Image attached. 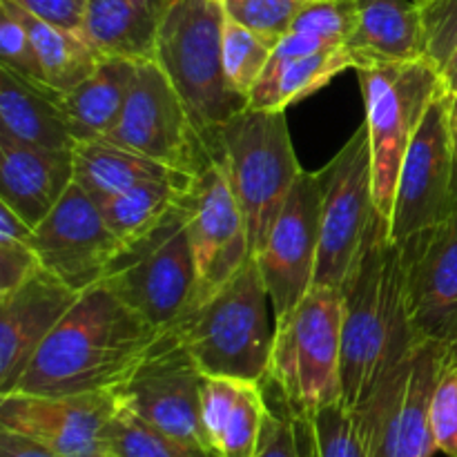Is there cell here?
Instances as JSON below:
<instances>
[{
  "mask_svg": "<svg viewBox=\"0 0 457 457\" xmlns=\"http://www.w3.org/2000/svg\"><path fill=\"white\" fill-rule=\"evenodd\" d=\"M453 98L442 85L406 150L395 187L388 232L397 245L440 226L455 212Z\"/></svg>",
  "mask_w": 457,
  "mask_h": 457,
  "instance_id": "30bf717a",
  "label": "cell"
},
{
  "mask_svg": "<svg viewBox=\"0 0 457 457\" xmlns=\"http://www.w3.org/2000/svg\"><path fill=\"white\" fill-rule=\"evenodd\" d=\"M451 355L453 351L442 344L420 342L357 406L370 457H433L437 451L431 424L433 393Z\"/></svg>",
  "mask_w": 457,
  "mask_h": 457,
  "instance_id": "9c48e42d",
  "label": "cell"
},
{
  "mask_svg": "<svg viewBox=\"0 0 457 457\" xmlns=\"http://www.w3.org/2000/svg\"><path fill=\"white\" fill-rule=\"evenodd\" d=\"M71 159H74V183L83 187L96 204L143 181H190L192 179L150 156L116 145L107 138L76 141Z\"/></svg>",
  "mask_w": 457,
  "mask_h": 457,
  "instance_id": "484cf974",
  "label": "cell"
},
{
  "mask_svg": "<svg viewBox=\"0 0 457 457\" xmlns=\"http://www.w3.org/2000/svg\"><path fill=\"white\" fill-rule=\"evenodd\" d=\"M187 183L190 181H143L101 201L98 208L110 230L129 248L165 221L181 201Z\"/></svg>",
  "mask_w": 457,
  "mask_h": 457,
  "instance_id": "f1b7e54d",
  "label": "cell"
},
{
  "mask_svg": "<svg viewBox=\"0 0 457 457\" xmlns=\"http://www.w3.org/2000/svg\"><path fill=\"white\" fill-rule=\"evenodd\" d=\"M320 223L321 177L302 170L266 245L254 257L270 293L275 320L288 315L315 284Z\"/></svg>",
  "mask_w": 457,
  "mask_h": 457,
  "instance_id": "e0dca14e",
  "label": "cell"
},
{
  "mask_svg": "<svg viewBox=\"0 0 457 457\" xmlns=\"http://www.w3.org/2000/svg\"><path fill=\"white\" fill-rule=\"evenodd\" d=\"M0 457H67L31 437L0 428Z\"/></svg>",
  "mask_w": 457,
  "mask_h": 457,
  "instance_id": "60d3db41",
  "label": "cell"
},
{
  "mask_svg": "<svg viewBox=\"0 0 457 457\" xmlns=\"http://www.w3.org/2000/svg\"><path fill=\"white\" fill-rule=\"evenodd\" d=\"M455 204H457V165H455Z\"/></svg>",
  "mask_w": 457,
  "mask_h": 457,
  "instance_id": "bcb514c9",
  "label": "cell"
},
{
  "mask_svg": "<svg viewBox=\"0 0 457 457\" xmlns=\"http://www.w3.org/2000/svg\"><path fill=\"white\" fill-rule=\"evenodd\" d=\"M179 204L186 212L196 268V302H201L253 257L248 228L226 170L217 159H210L190 179Z\"/></svg>",
  "mask_w": 457,
  "mask_h": 457,
  "instance_id": "5bb4252c",
  "label": "cell"
},
{
  "mask_svg": "<svg viewBox=\"0 0 457 457\" xmlns=\"http://www.w3.org/2000/svg\"><path fill=\"white\" fill-rule=\"evenodd\" d=\"M79 297L80 293L45 268L12 295L0 297V395L16 388L31 357Z\"/></svg>",
  "mask_w": 457,
  "mask_h": 457,
  "instance_id": "d6986e66",
  "label": "cell"
},
{
  "mask_svg": "<svg viewBox=\"0 0 457 457\" xmlns=\"http://www.w3.org/2000/svg\"><path fill=\"white\" fill-rule=\"evenodd\" d=\"M342 293V388L344 404H364L384 375L415 346L404 302L400 245L391 239L388 219L375 214Z\"/></svg>",
  "mask_w": 457,
  "mask_h": 457,
  "instance_id": "7a4b0ae2",
  "label": "cell"
},
{
  "mask_svg": "<svg viewBox=\"0 0 457 457\" xmlns=\"http://www.w3.org/2000/svg\"><path fill=\"white\" fill-rule=\"evenodd\" d=\"M204 379L195 357L168 328L114 395L120 409L179 440L210 449L201 418Z\"/></svg>",
  "mask_w": 457,
  "mask_h": 457,
  "instance_id": "7c38bea8",
  "label": "cell"
},
{
  "mask_svg": "<svg viewBox=\"0 0 457 457\" xmlns=\"http://www.w3.org/2000/svg\"><path fill=\"white\" fill-rule=\"evenodd\" d=\"M105 138L186 177H195L212 159L187 107L156 61L138 62L123 114Z\"/></svg>",
  "mask_w": 457,
  "mask_h": 457,
  "instance_id": "4fadbf2b",
  "label": "cell"
},
{
  "mask_svg": "<svg viewBox=\"0 0 457 457\" xmlns=\"http://www.w3.org/2000/svg\"><path fill=\"white\" fill-rule=\"evenodd\" d=\"M40 268L43 266L31 241L0 237V297L21 288Z\"/></svg>",
  "mask_w": 457,
  "mask_h": 457,
  "instance_id": "74e56055",
  "label": "cell"
},
{
  "mask_svg": "<svg viewBox=\"0 0 457 457\" xmlns=\"http://www.w3.org/2000/svg\"><path fill=\"white\" fill-rule=\"evenodd\" d=\"M344 47L355 70L424 58V18L420 0H357V27Z\"/></svg>",
  "mask_w": 457,
  "mask_h": 457,
  "instance_id": "7402d4cb",
  "label": "cell"
},
{
  "mask_svg": "<svg viewBox=\"0 0 457 457\" xmlns=\"http://www.w3.org/2000/svg\"><path fill=\"white\" fill-rule=\"evenodd\" d=\"M277 43L266 36L239 25L237 21L226 16L223 27V67L230 87L248 101L254 85L266 71Z\"/></svg>",
  "mask_w": 457,
  "mask_h": 457,
  "instance_id": "4dcf8cb0",
  "label": "cell"
},
{
  "mask_svg": "<svg viewBox=\"0 0 457 457\" xmlns=\"http://www.w3.org/2000/svg\"><path fill=\"white\" fill-rule=\"evenodd\" d=\"M442 79H445L446 87H449L451 92H453L457 96V56L453 58V61H451V65L446 67L445 74H442Z\"/></svg>",
  "mask_w": 457,
  "mask_h": 457,
  "instance_id": "ee69618b",
  "label": "cell"
},
{
  "mask_svg": "<svg viewBox=\"0 0 457 457\" xmlns=\"http://www.w3.org/2000/svg\"><path fill=\"white\" fill-rule=\"evenodd\" d=\"M400 253L415 337L457 353V208L440 226L404 241Z\"/></svg>",
  "mask_w": 457,
  "mask_h": 457,
  "instance_id": "2e32d148",
  "label": "cell"
},
{
  "mask_svg": "<svg viewBox=\"0 0 457 457\" xmlns=\"http://www.w3.org/2000/svg\"><path fill=\"white\" fill-rule=\"evenodd\" d=\"M40 266L76 293L103 284L125 250L110 230L96 201L71 183L56 208L34 228Z\"/></svg>",
  "mask_w": 457,
  "mask_h": 457,
  "instance_id": "9a60e30c",
  "label": "cell"
},
{
  "mask_svg": "<svg viewBox=\"0 0 457 457\" xmlns=\"http://www.w3.org/2000/svg\"><path fill=\"white\" fill-rule=\"evenodd\" d=\"M268 379L293 415H312L344 400L339 288L315 284L288 315L275 320Z\"/></svg>",
  "mask_w": 457,
  "mask_h": 457,
  "instance_id": "8992f818",
  "label": "cell"
},
{
  "mask_svg": "<svg viewBox=\"0 0 457 457\" xmlns=\"http://www.w3.org/2000/svg\"><path fill=\"white\" fill-rule=\"evenodd\" d=\"M13 12V16L29 31L31 43L43 65L47 85L56 92L65 94L83 83L103 61V54L85 38L80 31L65 29V27L49 25L29 12L18 7L12 0H0Z\"/></svg>",
  "mask_w": 457,
  "mask_h": 457,
  "instance_id": "4316f807",
  "label": "cell"
},
{
  "mask_svg": "<svg viewBox=\"0 0 457 457\" xmlns=\"http://www.w3.org/2000/svg\"><path fill=\"white\" fill-rule=\"evenodd\" d=\"M257 457H302L297 428H295V420L288 409L284 415L272 413V411L268 413Z\"/></svg>",
  "mask_w": 457,
  "mask_h": 457,
  "instance_id": "f35d334b",
  "label": "cell"
},
{
  "mask_svg": "<svg viewBox=\"0 0 457 457\" xmlns=\"http://www.w3.org/2000/svg\"><path fill=\"white\" fill-rule=\"evenodd\" d=\"M346 70H355V62L346 47L326 49L315 56L270 67L254 85L248 105L254 110L286 112L302 98L320 92L324 85H328L335 76L344 74Z\"/></svg>",
  "mask_w": 457,
  "mask_h": 457,
  "instance_id": "83f0119b",
  "label": "cell"
},
{
  "mask_svg": "<svg viewBox=\"0 0 457 457\" xmlns=\"http://www.w3.org/2000/svg\"><path fill=\"white\" fill-rule=\"evenodd\" d=\"M453 143H455V154H457V96L453 98Z\"/></svg>",
  "mask_w": 457,
  "mask_h": 457,
  "instance_id": "f6af8a7d",
  "label": "cell"
},
{
  "mask_svg": "<svg viewBox=\"0 0 457 457\" xmlns=\"http://www.w3.org/2000/svg\"><path fill=\"white\" fill-rule=\"evenodd\" d=\"M357 27V0H312L303 7L290 29L317 36L333 47H342Z\"/></svg>",
  "mask_w": 457,
  "mask_h": 457,
  "instance_id": "836d02e7",
  "label": "cell"
},
{
  "mask_svg": "<svg viewBox=\"0 0 457 457\" xmlns=\"http://www.w3.org/2000/svg\"><path fill=\"white\" fill-rule=\"evenodd\" d=\"M58 94L0 65V134L45 150H74L76 138Z\"/></svg>",
  "mask_w": 457,
  "mask_h": 457,
  "instance_id": "cb8c5ba5",
  "label": "cell"
},
{
  "mask_svg": "<svg viewBox=\"0 0 457 457\" xmlns=\"http://www.w3.org/2000/svg\"><path fill=\"white\" fill-rule=\"evenodd\" d=\"M0 65L38 87H49L29 31L3 3H0Z\"/></svg>",
  "mask_w": 457,
  "mask_h": 457,
  "instance_id": "e575fe53",
  "label": "cell"
},
{
  "mask_svg": "<svg viewBox=\"0 0 457 457\" xmlns=\"http://www.w3.org/2000/svg\"><path fill=\"white\" fill-rule=\"evenodd\" d=\"M103 284L161 330L195 306L196 268L181 204L154 232L120 253Z\"/></svg>",
  "mask_w": 457,
  "mask_h": 457,
  "instance_id": "ba28073f",
  "label": "cell"
},
{
  "mask_svg": "<svg viewBox=\"0 0 457 457\" xmlns=\"http://www.w3.org/2000/svg\"><path fill=\"white\" fill-rule=\"evenodd\" d=\"M431 424L437 451L457 457V355L446 360L431 404Z\"/></svg>",
  "mask_w": 457,
  "mask_h": 457,
  "instance_id": "8d00e7d4",
  "label": "cell"
},
{
  "mask_svg": "<svg viewBox=\"0 0 457 457\" xmlns=\"http://www.w3.org/2000/svg\"><path fill=\"white\" fill-rule=\"evenodd\" d=\"M101 457H110V455H101Z\"/></svg>",
  "mask_w": 457,
  "mask_h": 457,
  "instance_id": "7dc6e473",
  "label": "cell"
},
{
  "mask_svg": "<svg viewBox=\"0 0 457 457\" xmlns=\"http://www.w3.org/2000/svg\"><path fill=\"white\" fill-rule=\"evenodd\" d=\"M312 0H223L226 16L279 43Z\"/></svg>",
  "mask_w": 457,
  "mask_h": 457,
  "instance_id": "d6a6232c",
  "label": "cell"
},
{
  "mask_svg": "<svg viewBox=\"0 0 457 457\" xmlns=\"http://www.w3.org/2000/svg\"><path fill=\"white\" fill-rule=\"evenodd\" d=\"M137 67L138 62L129 58L105 56L83 83L58 94L76 141L105 138L114 129L128 103Z\"/></svg>",
  "mask_w": 457,
  "mask_h": 457,
  "instance_id": "d4e9b609",
  "label": "cell"
},
{
  "mask_svg": "<svg viewBox=\"0 0 457 457\" xmlns=\"http://www.w3.org/2000/svg\"><path fill=\"white\" fill-rule=\"evenodd\" d=\"M268 413L259 382L205 375L201 418L217 457H257Z\"/></svg>",
  "mask_w": 457,
  "mask_h": 457,
  "instance_id": "44dd1931",
  "label": "cell"
},
{
  "mask_svg": "<svg viewBox=\"0 0 457 457\" xmlns=\"http://www.w3.org/2000/svg\"><path fill=\"white\" fill-rule=\"evenodd\" d=\"M170 4L172 0H87L80 34L103 56L154 61Z\"/></svg>",
  "mask_w": 457,
  "mask_h": 457,
  "instance_id": "603a6c76",
  "label": "cell"
},
{
  "mask_svg": "<svg viewBox=\"0 0 457 457\" xmlns=\"http://www.w3.org/2000/svg\"><path fill=\"white\" fill-rule=\"evenodd\" d=\"M424 18V56L445 74L457 56V0H420Z\"/></svg>",
  "mask_w": 457,
  "mask_h": 457,
  "instance_id": "d590c367",
  "label": "cell"
},
{
  "mask_svg": "<svg viewBox=\"0 0 457 457\" xmlns=\"http://www.w3.org/2000/svg\"><path fill=\"white\" fill-rule=\"evenodd\" d=\"M306 418L320 457H370L364 420L357 409L335 402Z\"/></svg>",
  "mask_w": 457,
  "mask_h": 457,
  "instance_id": "1f68e13d",
  "label": "cell"
},
{
  "mask_svg": "<svg viewBox=\"0 0 457 457\" xmlns=\"http://www.w3.org/2000/svg\"><path fill=\"white\" fill-rule=\"evenodd\" d=\"M223 27L221 0H172L154 52V61L187 107L210 156L219 129L248 107L228 83Z\"/></svg>",
  "mask_w": 457,
  "mask_h": 457,
  "instance_id": "277c9868",
  "label": "cell"
},
{
  "mask_svg": "<svg viewBox=\"0 0 457 457\" xmlns=\"http://www.w3.org/2000/svg\"><path fill=\"white\" fill-rule=\"evenodd\" d=\"M103 455L110 457H217L210 449L179 440L154 424L116 409L103 433Z\"/></svg>",
  "mask_w": 457,
  "mask_h": 457,
  "instance_id": "f546056e",
  "label": "cell"
},
{
  "mask_svg": "<svg viewBox=\"0 0 457 457\" xmlns=\"http://www.w3.org/2000/svg\"><path fill=\"white\" fill-rule=\"evenodd\" d=\"M290 415H293V413H290ZM293 420H295V428H297L299 453H302V457H320V455H317L315 437H312L311 420H308L306 415H293Z\"/></svg>",
  "mask_w": 457,
  "mask_h": 457,
  "instance_id": "7bdbcfd3",
  "label": "cell"
},
{
  "mask_svg": "<svg viewBox=\"0 0 457 457\" xmlns=\"http://www.w3.org/2000/svg\"><path fill=\"white\" fill-rule=\"evenodd\" d=\"M268 303H272L270 293L257 259L250 257L237 275L196 302L170 330L210 378L262 384L268 379L275 342Z\"/></svg>",
  "mask_w": 457,
  "mask_h": 457,
  "instance_id": "3957f363",
  "label": "cell"
},
{
  "mask_svg": "<svg viewBox=\"0 0 457 457\" xmlns=\"http://www.w3.org/2000/svg\"><path fill=\"white\" fill-rule=\"evenodd\" d=\"M221 3H223V0H221Z\"/></svg>",
  "mask_w": 457,
  "mask_h": 457,
  "instance_id": "c3c4849f",
  "label": "cell"
},
{
  "mask_svg": "<svg viewBox=\"0 0 457 457\" xmlns=\"http://www.w3.org/2000/svg\"><path fill=\"white\" fill-rule=\"evenodd\" d=\"M163 330L129 308L105 284L80 293L31 357L12 393L80 395L116 391Z\"/></svg>",
  "mask_w": 457,
  "mask_h": 457,
  "instance_id": "6da1fadb",
  "label": "cell"
},
{
  "mask_svg": "<svg viewBox=\"0 0 457 457\" xmlns=\"http://www.w3.org/2000/svg\"><path fill=\"white\" fill-rule=\"evenodd\" d=\"M12 3L49 25L65 27L71 31L83 29L87 0H12Z\"/></svg>",
  "mask_w": 457,
  "mask_h": 457,
  "instance_id": "ab89813d",
  "label": "cell"
},
{
  "mask_svg": "<svg viewBox=\"0 0 457 457\" xmlns=\"http://www.w3.org/2000/svg\"><path fill=\"white\" fill-rule=\"evenodd\" d=\"M74 183L71 150H45L0 134V204L38 226Z\"/></svg>",
  "mask_w": 457,
  "mask_h": 457,
  "instance_id": "ffe728a7",
  "label": "cell"
},
{
  "mask_svg": "<svg viewBox=\"0 0 457 457\" xmlns=\"http://www.w3.org/2000/svg\"><path fill=\"white\" fill-rule=\"evenodd\" d=\"M357 76L364 94L375 208L391 219L402 161L445 79L427 56L361 67Z\"/></svg>",
  "mask_w": 457,
  "mask_h": 457,
  "instance_id": "52a82bcc",
  "label": "cell"
},
{
  "mask_svg": "<svg viewBox=\"0 0 457 457\" xmlns=\"http://www.w3.org/2000/svg\"><path fill=\"white\" fill-rule=\"evenodd\" d=\"M320 177L321 223L315 284L339 288L360 254L370 221L378 214L366 123L357 128L333 161L320 170Z\"/></svg>",
  "mask_w": 457,
  "mask_h": 457,
  "instance_id": "8fae6325",
  "label": "cell"
},
{
  "mask_svg": "<svg viewBox=\"0 0 457 457\" xmlns=\"http://www.w3.org/2000/svg\"><path fill=\"white\" fill-rule=\"evenodd\" d=\"M212 159L226 170L244 212L250 250L257 257L302 174L286 112L254 110L250 105L241 110L217 132Z\"/></svg>",
  "mask_w": 457,
  "mask_h": 457,
  "instance_id": "5b68a950",
  "label": "cell"
},
{
  "mask_svg": "<svg viewBox=\"0 0 457 457\" xmlns=\"http://www.w3.org/2000/svg\"><path fill=\"white\" fill-rule=\"evenodd\" d=\"M0 237L7 239H21V241H34V228L18 217L12 208L0 204Z\"/></svg>",
  "mask_w": 457,
  "mask_h": 457,
  "instance_id": "b9f144b4",
  "label": "cell"
},
{
  "mask_svg": "<svg viewBox=\"0 0 457 457\" xmlns=\"http://www.w3.org/2000/svg\"><path fill=\"white\" fill-rule=\"evenodd\" d=\"M119 402L114 391L80 395H0V428L31 437L67 457H101L103 433Z\"/></svg>",
  "mask_w": 457,
  "mask_h": 457,
  "instance_id": "ac0fdd59",
  "label": "cell"
}]
</instances>
